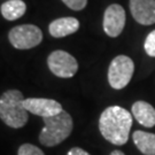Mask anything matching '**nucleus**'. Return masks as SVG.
Segmentation results:
<instances>
[{
	"label": "nucleus",
	"mask_w": 155,
	"mask_h": 155,
	"mask_svg": "<svg viewBox=\"0 0 155 155\" xmlns=\"http://www.w3.org/2000/svg\"><path fill=\"white\" fill-rule=\"evenodd\" d=\"M132 127V115L120 106H110L101 113L99 130L110 144L122 146L127 143Z\"/></svg>",
	"instance_id": "obj_1"
},
{
	"label": "nucleus",
	"mask_w": 155,
	"mask_h": 155,
	"mask_svg": "<svg viewBox=\"0 0 155 155\" xmlns=\"http://www.w3.org/2000/svg\"><path fill=\"white\" fill-rule=\"evenodd\" d=\"M23 93L18 90H8L0 98V117L6 125L13 129L23 127L29 120V111L23 106Z\"/></svg>",
	"instance_id": "obj_2"
},
{
	"label": "nucleus",
	"mask_w": 155,
	"mask_h": 155,
	"mask_svg": "<svg viewBox=\"0 0 155 155\" xmlns=\"http://www.w3.org/2000/svg\"><path fill=\"white\" fill-rule=\"evenodd\" d=\"M45 127L39 133V143L46 147H53L64 141L72 131V118L67 111H61L55 116L45 117Z\"/></svg>",
	"instance_id": "obj_3"
},
{
	"label": "nucleus",
	"mask_w": 155,
	"mask_h": 155,
	"mask_svg": "<svg viewBox=\"0 0 155 155\" xmlns=\"http://www.w3.org/2000/svg\"><path fill=\"white\" fill-rule=\"evenodd\" d=\"M134 72V63L127 55H117L108 68V82L113 89L122 90L130 83Z\"/></svg>",
	"instance_id": "obj_4"
},
{
	"label": "nucleus",
	"mask_w": 155,
	"mask_h": 155,
	"mask_svg": "<svg viewBox=\"0 0 155 155\" xmlns=\"http://www.w3.org/2000/svg\"><path fill=\"white\" fill-rule=\"evenodd\" d=\"M8 39L14 48L30 50L41 43L43 32L35 24H21L9 30Z\"/></svg>",
	"instance_id": "obj_5"
},
{
	"label": "nucleus",
	"mask_w": 155,
	"mask_h": 155,
	"mask_svg": "<svg viewBox=\"0 0 155 155\" xmlns=\"http://www.w3.org/2000/svg\"><path fill=\"white\" fill-rule=\"evenodd\" d=\"M47 64L51 71L60 78L74 77L78 70V62L76 59L62 50L52 52L47 59Z\"/></svg>",
	"instance_id": "obj_6"
},
{
	"label": "nucleus",
	"mask_w": 155,
	"mask_h": 155,
	"mask_svg": "<svg viewBox=\"0 0 155 155\" xmlns=\"http://www.w3.org/2000/svg\"><path fill=\"white\" fill-rule=\"evenodd\" d=\"M125 11L118 4H111L104 14V31L111 38L118 37L125 25Z\"/></svg>",
	"instance_id": "obj_7"
},
{
	"label": "nucleus",
	"mask_w": 155,
	"mask_h": 155,
	"mask_svg": "<svg viewBox=\"0 0 155 155\" xmlns=\"http://www.w3.org/2000/svg\"><path fill=\"white\" fill-rule=\"evenodd\" d=\"M24 108L33 115L45 117L55 116L60 114L62 109L61 104L53 99H44V98H28L23 101Z\"/></svg>",
	"instance_id": "obj_8"
},
{
	"label": "nucleus",
	"mask_w": 155,
	"mask_h": 155,
	"mask_svg": "<svg viewBox=\"0 0 155 155\" xmlns=\"http://www.w3.org/2000/svg\"><path fill=\"white\" fill-rule=\"evenodd\" d=\"M130 12L139 24L155 23V0H130Z\"/></svg>",
	"instance_id": "obj_9"
},
{
	"label": "nucleus",
	"mask_w": 155,
	"mask_h": 155,
	"mask_svg": "<svg viewBox=\"0 0 155 155\" xmlns=\"http://www.w3.org/2000/svg\"><path fill=\"white\" fill-rule=\"evenodd\" d=\"M79 29V21L75 17H60L48 25L50 35L54 38H62L75 33Z\"/></svg>",
	"instance_id": "obj_10"
},
{
	"label": "nucleus",
	"mask_w": 155,
	"mask_h": 155,
	"mask_svg": "<svg viewBox=\"0 0 155 155\" xmlns=\"http://www.w3.org/2000/svg\"><path fill=\"white\" fill-rule=\"evenodd\" d=\"M133 117L145 127H155V108L146 101H136L132 105Z\"/></svg>",
	"instance_id": "obj_11"
},
{
	"label": "nucleus",
	"mask_w": 155,
	"mask_h": 155,
	"mask_svg": "<svg viewBox=\"0 0 155 155\" xmlns=\"http://www.w3.org/2000/svg\"><path fill=\"white\" fill-rule=\"evenodd\" d=\"M133 143L144 155H155V134L137 130L133 132Z\"/></svg>",
	"instance_id": "obj_12"
},
{
	"label": "nucleus",
	"mask_w": 155,
	"mask_h": 155,
	"mask_svg": "<svg viewBox=\"0 0 155 155\" xmlns=\"http://www.w3.org/2000/svg\"><path fill=\"white\" fill-rule=\"evenodd\" d=\"M1 15L7 21H15L25 14L27 6L22 0H8L0 7Z\"/></svg>",
	"instance_id": "obj_13"
},
{
	"label": "nucleus",
	"mask_w": 155,
	"mask_h": 155,
	"mask_svg": "<svg viewBox=\"0 0 155 155\" xmlns=\"http://www.w3.org/2000/svg\"><path fill=\"white\" fill-rule=\"evenodd\" d=\"M17 155H45L39 147L31 144H23L17 150Z\"/></svg>",
	"instance_id": "obj_14"
},
{
	"label": "nucleus",
	"mask_w": 155,
	"mask_h": 155,
	"mask_svg": "<svg viewBox=\"0 0 155 155\" xmlns=\"http://www.w3.org/2000/svg\"><path fill=\"white\" fill-rule=\"evenodd\" d=\"M144 48L146 54L148 56L155 58V30L150 31L148 33V36L145 39Z\"/></svg>",
	"instance_id": "obj_15"
},
{
	"label": "nucleus",
	"mask_w": 155,
	"mask_h": 155,
	"mask_svg": "<svg viewBox=\"0 0 155 155\" xmlns=\"http://www.w3.org/2000/svg\"><path fill=\"white\" fill-rule=\"evenodd\" d=\"M62 2L72 11H82L87 5V0H62Z\"/></svg>",
	"instance_id": "obj_16"
},
{
	"label": "nucleus",
	"mask_w": 155,
	"mask_h": 155,
	"mask_svg": "<svg viewBox=\"0 0 155 155\" xmlns=\"http://www.w3.org/2000/svg\"><path fill=\"white\" fill-rule=\"evenodd\" d=\"M67 155H90L86 150H84L83 148L79 147H74L71 150H69V152L67 153Z\"/></svg>",
	"instance_id": "obj_17"
},
{
	"label": "nucleus",
	"mask_w": 155,
	"mask_h": 155,
	"mask_svg": "<svg viewBox=\"0 0 155 155\" xmlns=\"http://www.w3.org/2000/svg\"><path fill=\"white\" fill-rule=\"evenodd\" d=\"M109 155H125V154L123 152H121V150H113Z\"/></svg>",
	"instance_id": "obj_18"
}]
</instances>
